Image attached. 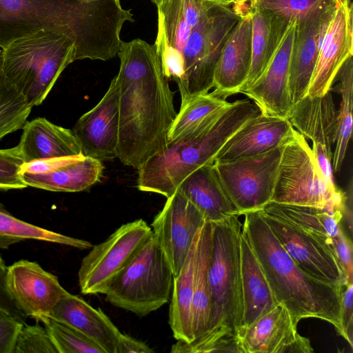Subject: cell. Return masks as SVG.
<instances>
[{
  "label": "cell",
  "mask_w": 353,
  "mask_h": 353,
  "mask_svg": "<svg viewBox=\"0 0 353 353\" xmlns=\"http://www.w3.org/2000/svg\"><path fill=\"white\" fill-rule=\"evenodd\" d=\"M116 79L119 114L117 157L137 170L168 141L176 116L174 93L154 44L121 41Z\"/></svg>",
  "instance_id": "obj_1"
},
{
  "label": "cell",
  "mask_w": 353,
  "mask_h": 353,
  "mask_svg": "<svg viewBox=\"0 0 353 353\" xmlns=\"http://www.w3.org/2000/svg\"><path fill=\"white\" fill-rule=\"evenodd\" d=\"M132 17L115 0H0V48L45 30L69 38L75 61H108L117 55L121 28Z\"/></svg>",
  "instance_id": "obj_2"
},
{
  "label": "cell",
  "mask_w": 353,
  "mask_h": 353,
  "mask_svg": "<svg viewBox=\"0 0 353 353\" xmlns=\"http://www.w3.org/2000/svg\"><path fill=\"white\" fill-rule=\"evenodd\" d=\"M242 230L262 268L278 303L294 321L316 318L332 324L341 334L343 286L321 282L304 272L288 254L259 211L243 214Z\"/></svg>",
  "instance_id": "obj_3"
},
{
  "label": "cell",
  "mask_w": 353,
  "mask_h": 353,
  "mask_svg": "<svg viewBox=\"0 0 353 353\" xmlns=\"http://www.w3.org/2000/svg\"><path fill=\"white\" fill-rule=\"evenodd\" d=\"M239 215L212 223L211 252L208 266L210 318L206 332L187 343L172 345V353L238 352L242 319Z\"/></svg>",
  "instance_id": "obj_4"
},
{
  "label": "cell",
  "mask_w": 353,
  "mask_h": 353,
  "mask_svg": "<svg viewBox=\"0 0 353 353\" xmlns=\"http://www.w3.org/2000/svg\"><path fill=\"white\" fill-rule=\"evenodd\" d=\"M260 112L248 99L236 100L199 127L168 141L138 169V189L168 198L192 172L213 163L232 136Z\"/></svg>",
  "instance_id": "obj_5"
},
{
  "label": "cell",
  "mask_w": 353,
  "mask_h": 353,
  "mask_svg": "<svg viewBox=\"0 0 353 353\" xmlns=\"http://www.w3.org/2000/svg\"><path fill=\"white\" fill-rule=\"evenodd\" d=\"M75 61L67 37L41 30L2 50L1 73L34 106L46 99L64 69Z\"/></svg>",
  "instance_id": "obj_6"
},
{
  "label": "cell",
  "mask_w": 353,
  "mask_h": 353,
  "mask_svg": "<svg viewBox=\"0 0 353 353\" xmlns=\"http://www.w3.org/2000/svg\"><path fill=\"white\" fill-rule=\"evenodd\" d=\"M173 279L171 268L152 234L110 283L105 300L145 316L169 301Z\"/></svg>",
  "instance_id": "obj_7"
},
{
  "label": "cell",
  "mask_w": 353,
  "mask_h": 353,
  "mask_svg": "<svg viewBox=\"0 0 353 353\" xmlns=\"http://www.w3.org/2000/svg\"><path fill=\"white\" fill-rule=\"evenodd\" d=\"M281 148L270 202L331 208L344 214L347 197L327 183L307 139L294 128Z\"/></svg>",
  "instance_id": "obj_8"
},
{
  "label": "cell",
  "mask_w": 353,
  "mask_h": 353,
  "mask_svg": "<svg viewBox=\"0 0 353 353\" xmlns=\"http://www.w3.org/2000/svg\"><path fill=\"white\" fill-rule=\"evenodd\" d=\"M242 14L214 3L192 28L181 57L176 83L181 103L209 92L223 44Z\"/></svg>",
  "instance_id": "obj_9"
},
{
  "label": "cell",
  "mask_w": 353,
  "mask_h": 353,
  "mask_svg": "<svg viewBox=\"0 0 353 353\" xmlns=\"http://www.w3.org/2000/svg\"><path fill=\"white\" fill-rule=\"evenodd\" d=\"M152 235L142 219L121 225L103 242L92 245L78 272L83 294H105L109 285Z\"/></svg>",
  "instance_id": "obj_10"
},
{
  "label": "cell",
  "mask_w": 353,
  "mask_h": 353,
  "mask_svg": "<svg viewBox=\"0 0 353 353\" xmlns=\"http://www.w3.org/2000/svg\"><path fill=\"white\" fill-rule=\"evenodd\" d=\"M281 146L227 161H214L215 172L240 215L261 210L271 201Z\"/></svg>",
  "instance_id": "obj_11"
},
{
  "label": "cell",
  "mask_w": 353,
  "mask_h": 353,
  "mask_svg": "<svg viewBox=\"0 0 353 353\" xmlns=\"http://www.w3.org/2000/svg\"><path fill=\"white\" fill-rule=\"evenodd\" d=\"M259 212L285 250L304 272L328 284L343 286L347 283L332 248L292 223Z\"/></svg>",
  "instance_id": "obj_12"
},
{
  "label": "cell",
  "mask_w": 353,
  "mask_h": 353,
  "mask_svg": "<svg viewBox=\"0 0 353 353\" xmlns=\"http://www.w3.org/2000/svg\"><path fill=\"white\" fill-rule=\"evenodd\" d=\"M151 228L176 277L188 254L195 236L205 221L200 212L178 190L166 198Z\"/></svg>",
  "instance_id": "obj_13"
},
{
  "label": "cell",
  "mask_w": 353,
  "mask_h": 353,
  "mask_svg": "<svg viewBox=\"0 0 353 353\" xmlns=\"http://www.w3.org/2000/svg\"><path fill=\"white\" fill-rule=\"evenodd\" d=\"M6 283L21 311L37 322L50 316L55 305L69 293L55 275L26 259L8 266Z\"/></svg>",
  "instance_id": "obj_14"
},
{
  "label": "cell",
  "mask_w": 353,
  "mask_h": 353,
  "mask_svg": "<svg viewBox=\"0 0 353 353\" xmlns=\"http://www.w3.org/2000/svg\"><path fill=\"white\" fill-rule=\"evenodd\" d=\"M101 160L83 154L25 163L27 186L52 192H77L90 189L103 175Z\"/></svg>",
  "instance_id": "obj_15"
},
{
  "label": "cell",
  "mask_w": 353,
  "mask_h": 353,
  "mask_svg": "<svg viewBox=\"0 0 353 353\" xmlns=\"http://www.w3.org/2000/svg\"><path fill=\"white\" fill-rule=\"evenodd\" d=\"M353 6L340 0L324 35L305 96L320 97L330 91L340 68L353 53Z\"/></svg>",
  "instance_id": "obj_16"
},
{
  "label": "cell",
  "mask_w": 353,
  "mask_h": 353,
  "mask_svg": "<svg viewBox=\"0 0 353 353\" xmlns=\"http://www.w3.org/2000/svg\"><path fill=\"white\" fill-rule=\"evenodd\" d=\"M119 132V99L114 77L99 102L78 119L72 132L84 156L101 160L117 157Z\"/></svg>",
  "instance_id": "obj_17"
},
{
  "label": "cell",
  "mask_w": 353,
  "mask_h": 353,
  "mask_svg": "<svg viewBox=\"0 0 353 353\" xmlns=\"http://www.w3.org/2000/svg\"><path fill=\"white\" fill-rule=\"evenodd\" d=\"M287 307L278 303L251 324L239 339L241 353H312L310 340L297 332Z\"/></svg>",
  "instance_id": "obj_18"
},
{
  "label": "cell",
  "mask_w": 353,
  "mask_h": 353,
  "mask_svg": "<svg viewBox=\"0 0 353 353\" xmlns=\"http://www.w3.org/2000/svg\"><path fill=\"white\" fill-rule=\"evenodd\" d=\"M295 29L296 20H293L265 71L251 86L240 92L254 101L265 115L288 119L292 106L289 73Z\"/></svg>",
  "instance_id": "obj_19"
},
{
  "label": "cell",
  "mask_w": 353,
  "mask_h": 353,
  "mask_svg": "<svg viewBox=\"0 0 353 353\" xmlns=\"http://www.w3.org/2000/svg\"><path fill=\"white\" fill-rule=\"evenodd\" d=\"M336 7L296 21L289 73V94L292 105L306 95L325 31Z\"/></svg>",
  "instance_id": "obj_20"
},
{
  "label": "cell",
  "mask_w": 353,
  "mask_h": 353,
  "mask_svg": "<svg viewBox=\"0 0 353 353\" xmlns=\"http://www.w3.org/2000/svg\"><path fill=\"white\" fill-rule=\"evenodd\" d=\"M252 19L248 10L242 14L227 37L215 67L213 91L215 95L226 99L239 93L250 72Z\"/></svg>",
  "instance_id": "obj_21"
},
{
  "label": "cell",
  "mask_w": 353,
  "mask_h": 353,
  "mask_svg": "<svg viewBox=\"0 0 353 353\" xmlns=\"http://www.w3.org/2000/svg\"><path fill=\"white\" fill-rule=\"evenodd\" d=\"M293 130L288 119L267 116L260 112L232 136L214 161L254 156L280 147Z\"/></svg>",
  "instance_id": "obj_22"
},
{
  "label": "cell",
  "mask_w": 353,
  "mask_h": 353,
  "mask_svg": "<svg viewBox=\"0 0 353 353\" xmlns=\"http://www.w3.org/2000/svg\"><path fill=\"white\" fill-rule=\"evenodd\" d=\"M50 317L76 329L105 353H117L123 333L103 312L82 298L68 293L54 307Z\"/></svg>",
  "instance_id": "obj_23"
},
{
  "label": "cell",
  "mask_w": 353,
  "mask_h": 353,
  "mask_svg": "<svg viewBox=\"0 0 353 353\" xmlns=\"http://www.w3.org/2000/svg\"><path fill=\"white\" fill-rule=\"evenodd\" d=\"M312 145H320L333 155L337 128V109L332 90L320 97L305 96L292 105L288 119Z\"/></svg>",
  "instance_id": "obj_24"
},
{
  "label": "cell",
  "mask_w": 353,
  "mask_h": 353,
  "mask_svg": "<svg viewBox=\"0 0 353 353\" xmlns=\"http://www.w3.org/2000/svg\"><path fill=\"white\" fill-rule=\"evenodd\" d=\"M239 247L242 319L239 341L251 324L278 304L248 237L242 230Z\"/></svg>",
  "instance_id": "obj_25"
},
{
  "label": "cell",
  "mask_w": 353,
  "mask_h": 353,
  "mask_svg": "<svg viewBox=\"0 0 353 353\" xmlns=\"http://www.w3.org/2000/svg\"><path fill=\"white\" fill-rule=\"evenodd\" d=\"M22 130L17 145L25 163L83 154L72 130L46 118L27 121Z\"/></svg>",
  "instance_id": "obj_26"
},
{
  "label": "cell",
  "mask_w": 353,
  "mask_h": 353,
  "mask_svg": "<svg viewBox=\"0 0 353 353\" xmlns=\"http://www.w3.org/2000/svg\"><path fill=\"white\" fill-rule=\"evenodd\" d=\"M176 190L195 206L205 221L215 223L234 215L240 216L223 188L213 163L192 172Z\"/></svg>",
  "instance_id": "obj_27"
},
{
  "label": "cell",
  "mask_w": 353,
  "mask_h": 353,
  "mask_svg": "<svg viewBox=\"0 0 353 353\" xmlns=\"http://www.w3.org/2000/svg\"><path fill=\"white\" fill-rule=\"evenodd\" d=\"M249 10L252 19L251 65L239 93L251 86L265 71L290 23L259 8H250Z\"/></svg>",
  "instance_id": "obj_28"
},
{
  "label": "cell",
  "mask_w": 353,
  "mask_h": 353,
  "mask_svg": "<svg viewBox=\"0 0 353 353\" xmlns=\"http://www.w3.org/2000/svg\"><path fill=\"white\" fill-rule=\"evenodd\" d=\"M261 211L299 226L332 248L334 252L335 239L344 230L343 212L338 209L270 202Z\"/></svg>",
  "instance_id": "obj_29"
},
{
  "label": "cell",
  "mask_w": 353,
  "mask_h": 353,
  "mask_svg": "<svg viewBox=\"0 0 353 353\" xmlns=\"http://www.w3.org/2000/svg\"><path fill=\"white\" fill-rule=\"evenodd\" d=\"M199 230L179 274L173 279L169 309L168 323L174 339L187 343L194 340L192 303Z\"/></svg>",
  "instance_id": "obj_30"
},
{
  "label": "cell",
  "mask_w": 353,
  "mask_h": 353,
  "mask_svg": "<svg viewBox=\"0 0 353 353\" xmlns=\"http://www.w3.org/2000/svg\"><path fill=\"white\" fill-rule=\"evenodd\" d=\"M212 231V223L205 221L198 234L192 303V327L194 340L203 335L209 323L210 299L208 266L211 252Z\"/></svg>",
  "instance_id": "obj_31"
},
{
  "label": "cell",
  "mask_w": 353,
  "mask_h": 353,
  "mask_svg": "<svg viewBox=\"0 0 353 353\" xmlns=\"http://www.w3.org/2000/svg\"><path fill=\"white\" fill-rule=\"evenodd\" d=\"M336 85L332 89L339 94L337 109L336 142L333 151V172H339L345 158L352 132L353 61L350 57L343 64L335 78Z\"/></svg>",
  "instance_id": "obj_32"
},
{
  "label": "cell",
  "mask_w": 353,
  "mask_h": 353,
  "mask_svg": "<svg viewBox=\"0 0 353 353\" xmlns=\"http://www.w3.org/2000/svg\"><path fill=\"white\" fill-rule=\"evenodd\" d=\"M27 239L55 243L80 250L90 249L92 246L88 241L66 236L17 219L0 203V249H8L12 245Z\"/></svg>",
  "instance_id": "obj_33"
},
{
  "label": "cell",
  "mask_w": 353,
  "mask_h": 353,
  "mask_svg": "<svg viewBox=\"0 0 353 353\" xmlns=\"http://www.w3.org/2000/svg\"><path fill=\"white\" fill-rule=\"evenodd\" d=\"M211 92L194 96L181 104L168 133V141L183 134L221 113L229 105Z\"/></svg>",
  "instance_id": "obj_34"
},
{
  "label": "cell",
  "mask_w": 353,
  "mask_h": 353,
  "mask_svg": "<svg viewBox=\"0 0 353 353\" xmlns=\"http://www.w3.org/2000/svg\"><path fill=\"white\" fill-rule=\"evenodd\" d=\"M32 108L0 70V141L6 135L23 128Z\"/></svg>",
  "instance_id": "obj_35"
},
{
  "label": "cell",
  "mask_w": 353,
  "mask_h": 353,
  "mask_svg": "<svg viewBox=\"0 0 353 353\" xmlns=\"http://www.w3.org/2000/svg\"><path fill=\"white\" fill-rule=\"evenodd\" d=\"M250 8L274 14L290 23L336 6L340 0H249Z\"/></svg>",
  "instance_id": "obj_36"
},
{
  "label": "cell",
  "mask_w": 353,
  "mask_h": 353,
  "mask_svg": "<svg viewBox=\"0 0 353 353\" xmlns=\"http://www.w3.org/2000/svg\"><path fill=\"white\" fill-rule=\"evenodd\" d=\"M58 353H105L97 345L72 327L47 316L41 319Z\"/></svg>",
  "instance_id": "obj_37"
},
{
  "label": "cell",
  "mask_w": 353,
  "mask_h": 353,
  "mask_svg": "<svg viewBox=\"0 0 353 353\" xmlns=\"http://www.w3.org/2000/svg\"><path fill=\"white\" fill-rule=\"evenodd\" d=\"M13 353H58L46 328L37 323L22 325Z\"/></svg>",
  "instance_id": "obj_38"
},
{
  "label": "cell",
  "mask_w": 353,
  "mask_h": 353,
  "mask_svg": "<svg viewBox=\"0 0 353 353\" xmlns=\"http://www.w3.org/2000/svg\"><path fill=\"white\" fill-rule=\"evenodd\" d=\"M25 161L18 145L0 149V190L23 189L22 166Z\"/></svg>",
  "instance_id": "obj_39"
},
{
  "label": "cell",
  "mask_w": 353,
  "mask_h": 353,
  "mask_svg": "<svg viewBox=\"0 0 353 353\" xmlns=\"http://www.w3.org/2000/svg\"><path fill=\"white\" fill-rule=\"evenodd\" d=\"M24 323L0 308V353H13L17 334Z\"/></svg>",
  "instance_id": "obj_40"
},
{
  "label": "cell",
  "mask_w": 353,
  "mask_h": 353,
  "mask_svg": "<svg viewBox=\"0 0 353 353\" xmlns=\"http://www.w3.org/2000/svg\"><path fill=\"white\" fill-rule=\"evenodd\" d=\"M334 250L347 283H353L352 241L344 230L335 239Z\"/></svg>",
  "instance_id": "obj_41"
},
{
  "label": "cell",
  "mask_w": 353,
  "mask_h": 353,
  "mask_svg": "<svg viewBox=\"0 0 353 353\" xmlns=\"http://www.w3.org/2000/svg\"><path fill=\"white\" fill-rule=\"evenodd\" d=\"M342 336L353 347V283L343 286L341 293Z\"/></svg>",
  "instance_id": "obj_42"
},
{
  "label": "cell",
  "mask_w": 353,
  "mask_h": 353,
  "mask_svg": "<svg viewBox=\"0 0 353 353\" xmlns=\"http://www.w3.org/2000/svg\"><path fill=\"white\" fill-rule=\"evenodd\" d=\"M8 266L0 255V308L25 322L27 316L21 311L12 299L6 283Z\"/></svg>",
  "instance_id": "obj_43"
},
{
  "label": "cell",
  "mask_w": 353,
  "mask_h": 353,
  "mask_svg": "<svg viewBox=\"0 0 353 353\" xmlns=\"http://www.w3.org/2000/svg\"><path fill=\"white\" fill-rule=\"evenodd\" d=\"M154 350L146 343L125 334H123L117 353H151Z\"/></svg>",
  "instance_id": "obj_44"
},
{
  "label": "cell",
  "mask_w": 353,
  "mask_h": 353,
  "mask_svg": "<svg viewBox=\"0 0 353 353\" xmlns=\"http://www.w3.org/2000/svg\"><path fill=\"white\" fill-rule=\"evenodd\" d=\"M214 3L222 5L225 6H229L232 3H237L239 2H243L246 0H209ZM249 1V0H248Z\"/></svg>",
  "instance_id": "obj_45"
},
{
  "label": "cell",
  "mask_w": 353,
  "mask_h": 353,
  "mask_svg": "<svg viewBox=\"0 0 353 353\" xmlns=\"http://www.w3.org/2000/svg\"><path fill=\"white\" fill-rule=\"evenodd\" d=\"M164 0H152V1L155 3L157 6L161 3Z\"/></svg>",
  "instance_id": "obj_46"
},
{
  "label": "cell",
  "mask_w": 353,
  "mask_h": 353,
  "mask_svg": "<svg viewBox=\"0 0 353 353\" xmlns=\"http://www.w3.org/2000/svg\"><path fill=\"white\" fill-rule=\"evenodd\" d=\"M1 58H2V50L0 48V70H1Z\"/></svg>",
  "instance_id": "obj_47"
},
{
  "label": "cell",
  "mask_w": 353,
  "mask_h": 353,
  "mask_svg": "<svg viewBox=\"0 0 353 353\" xmlns=\"http://www.w3.org/2000/svg\"><path fill=\"white\" fill-rule=\"evenodd\" d=\"M83 1H95V0H83Z\"/></svg>",
  "instance_id": "obj_48"
},
{
  "label": "cell",
  "mask_w": 353,
  "mask_h": 353,
  "mask_svg": "<svg viewBox=\"0 0 353 353\" xmlns=\"http://www.w3.org/2000/svg\"><path fill=\"white\" fill-rule=\"evenodd\" d=\"M115 1H119V0H115Z\"/></svg>",
  "instance_id": "obj_49"
}]
</instances>
